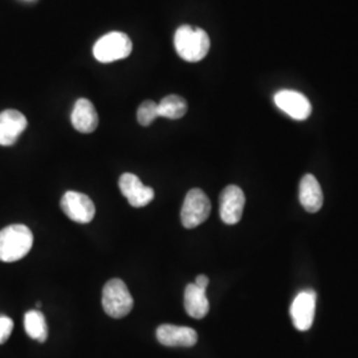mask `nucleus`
<instances>
[{
	"mask_svg": "<svg viewBox=\"0 0 358 358\" xmlns=\"http://www.w3.org/2000/svg\"><path fill=\"white\" fill-rule=\"evenodd\" d=\"M24 328L27 334L38 343H44L48 337V327L45 322V317L36 309L27 312L24 316Z\"/></svg>",
	"mask_w": 358,
	"mask_h": 358,
	"instance_id": "dca6fc26",
	"label": "nucleus"
},
{
	"mask_svg": "<svg viewBox=\"0 0 358 358\" xmlns=\"http://www.w3.org/2000/svg\"><path fill=\"white\" fill-rule=\"evenodd\" d=\"M273 101L282 112L297 121L307 120L312 113V105L309 100L296 90H279L273 96Z\"/></svg>",
	"mask_w": 358,
	"mask_h": 358,
	"instance_id": "0eeeda50",
	"label": "nucleus"
},
{
	"mask_svg": "<svg viewBox=\"0 0 358 358\" xmlns=\"http://www.w3.org/2000/svg\"><path fill=\"white\" fill-rule=\"evenodd\" d=\"M211 213V202L201 189L187 192L180 210V220L185 229H195L207 220Z\"/></svg>",
	"mask_w": 358,
	"mask_h": 358,
	"instance_id": "39448f33",
	"label": "nucleus"
},
{
	"mask_svg": "<svg viewBox=\"0 0 358 358\" xmlns=\"http://www.w3.org/2000/svg\"><path fill=\"white\" fill-rule=\"evenodd\" d=\"M133 50V43L127 34L110 32L97 40L93 55L100 63H113L128 57Z\"/></svg>",
	"mask_w": 358,
	"mask_h": 358,
	"instance_id": "20e7f679",
	"label": "nucleus"
},
{
	"mask_svg": "<svg viewBox=\"0 0 358 358\" xmlns=\"http://www.w3.org/2000/svg\"><path fill=\"white\" fill-rule=\"evenodd\" d=\"M300 203L308 213H317L324 203V196L320 183L312 174H306L299 187Z\"/></svg>",
	"mask_w": 358,
	"mask_h": 358,
	"instance_id": "4468645a",
	"label": "nucleus"
},
{
	"mask_svg": "<svg viewBox=\"0 0 358 358\" xmlns=\"http://www.w3.org/2000/svg\"><path fill=\"white\" fill-rule=\"evenodd\" d=\"M28 125L26 115L15 109L0 113V146H13Z\"/></svg>",
	"mask_w": 358,
	"mask_h": 358,
	"instance_id": "9b49d317",
	"label": "nucleus"
},
{
	"mask_svg": "<svg viewBox=\"0 0 358 358\" xmlns=\"http://www.w3.org/2000/svg\"><path fill=\"white\" fill-rule=\"evenodd\" d=\"M13 329V321L7 316H0V344H4Z\"/></svg>",
	"mask_w": 358,
	"mask_h": 358,
	"instance_id": "6ab92c4d",
	"label": "nucleus"
},
{
	"mask_svg": "<svg viewBox=\"0 0 358 358\" xmlns=\"http://www.w3.org/2000/svg\"><path fill=\"white\" fill-rule=\"evenodd\" d=\"M208 282H210V280H208V278H207L206 275H199V276L195 278V282H194V284H195L196 287H199L201 289H205L206 291Z\"/></svg>",
	"mask_w": 358,
	"mask_h": 358,
	"instance_id": "aec40b11",
	"label": "nucleus"
},
{
	"mask_svg": "<svg viewBox=\"0 0 358 358\" xmlns=\"http://www.w3.org/2000/svg\"><path fill=\"white\" fill-rule=\"evenodd\" d=\"M118 186L131 207H145L153 201L155 195L152 187L145 186L141 179L131 173L122 174L120 177Z\"/></svg>",
	"mask_w": 358,
	"mask_h": 358,
	"instance_id": "9d476101",
	"label": "nucleus"
},
{
	"mask_svg": "<svg viewBox=\"0 0 358 358\" xmlns=\"http://www.w3.org/2000/svg\"><path fill=\"white\" fill-rule=\"evenodd\" d=\"M187 112V103L183 97L178 94H170L162 99L158 103L159 117H165L169 120H179Z\"/></svg>",
	"mask_w": 358,
	"mask_h": 358,
	"instance_id": "f3484780",
	"label": "nucleus"
},
{
	"mask_svg": "<svg viewBox=\"0 0 358 358\" xmlns=\"http://www.w3.org/2000/svg\"><path fill=\"white\" fill-rule=\"evenodd\" d=\"M185 309L192 319H203L210 310V303L205 289L194 282L185 288Z\"/></svg>",
	"mask_w": 358,
	"mask_h": 358,
	"instance_id": "2eb2a0df",
	"label": "nucleus"
},
{
	"mask_svg": "<svg viewBox=\"0 0 358 358\" xmlns=\"http://www.w3.org/2000/svg\"><path fill=\"white\" fill-rule=\"evenodd\" d=\"M60 207L66 217L80 224L90 223L96 214L94 203L88 195L83 192H65Z\"/></svg>",
	"mask_w": 358,
	"mask_h": 358,
	"instance_id": "423d86ee",
	"label": "nucleus"
},
{
	"mask_svg": "<svg viewBox=\"0 0 358 358\" xmlns=\"http://www.w3.org/2000/svg\"><path fill=\"white\" fill-rule=\"evenodd\" d=\"M174 47L185 62L198 63L210 51V38L202 28L179 27L174 35Z\"/></svg>",
	"mask_w": 358,
	"mask_h": 358,
	"instance_id": "f257e3e1",
	"label": "nucleus"
},
{
	"mask_svg": "<svg viewBox=\"0 0 358 358\" xmlns=\"http://www.w3.org/2000/svg\"><path fill=\"white\" fill-rule=\"evenodd\" d=\"M158 117H159L158 103L148 100V101H143L140 105L138 112H137V120H138V122H140V125H142V127L152 125Z\"/></svg>",
	"mask_w": 358,
	"mask_h": 358,
	"instance_id": "a211bd4d",
	"label": "nucleus"
},
{
	"mask_svg": "<svg viewBox=\"0 0 358 358\" xmlns=\"http://www.w3.org/2000/svg\"><path fill=\"white\" fill-rule=\"evenodd\" d=\"M134 300L129 292L127 284L121 279H110L103 289V307L106 315L113 319L128 316L133 309Z\"/></svg>",
	"mask_w": 358,
	"mask_h": 358,
	"instance_id": "7ed1b4c3",
	"label": "nucleus"
},
{
	"mask_svg": "<svg viewBox=\"0 0 358 358\" xmlns=\"http://www.w3.org/2000/svg\"><path fill=\"white\" fill-rule=\"evenodd\" d=\"M220 219L226 224H236L241 222L242 215H243L244 203H245V196L241 187L230 185L227 186L222 194H220Z\"/></svg>",
	"mask_w": 358,
	"mask_h": 358,
	"instance_id": "6e6552de",
	"label": "nucleus"
},
{
	"mask_svg": "<svg viewBox=\"0 0 358 358\" xmlns=\"http://www.w3.org/2000/svg\"><path fill=\"white\" fill-rule=\"evenodd\" d=\"M316 309V292L313 289L301 291L294 297L291 306V317L297 331L306 332L308 331L315 319Z\"/></svg>",
	"mask_w": 358,
	"mask_h": 358,
	"instance_id": "1a4fd4ad",
	"label": "nucleus"
},
{
	"mask_svg": "<svg viewBox=\"0 0 358 358\" xmlns=\"http://www.w3.org/2000/svg\"><path fill=\"white\" fill-rule=\"evenodd\" d=\"M34 235L24 224H11L0 231V260L13 263L31 251Z\"/></svg>",
	"mask_w": 358,
	"mask_h": 358,
	"instance_id": "f03ea898",
	"label": "nucleus"
},
{
	"mask_svg": "<svg viewBox=\"0 0 358 358\" xmlns=\"http://www.w3.org/2000/svg\"><path fill=\"white\" fill-rule=\"evenodd\" d=\"M71 121L77 131L85 134L93 133L99 127V115L94 109V105L87 99L77 100L72 110Z\"/></svg>",
	"mask_w": 358,
	"mask_h": 358,
	"instance_id": "ddd939ff",
	"label": "nucleus"
},
{
	"mask_svg": "<svg viewBox=\"0 0 358 358\" xmlns=\"http://www.w3.org/2000/svg\"><path fill=\"white\" fill-rule=\"evenodd\" d=\"M157 340L165 346L190 348L196 344L198 334L189 327L164 324L157 329Z\"/></svg>",
	"mask_w": 358,
	"mask_h": 358,
	"instance_id": "f8f14e48",
	"label": "nucleus"
}]
</instances>
